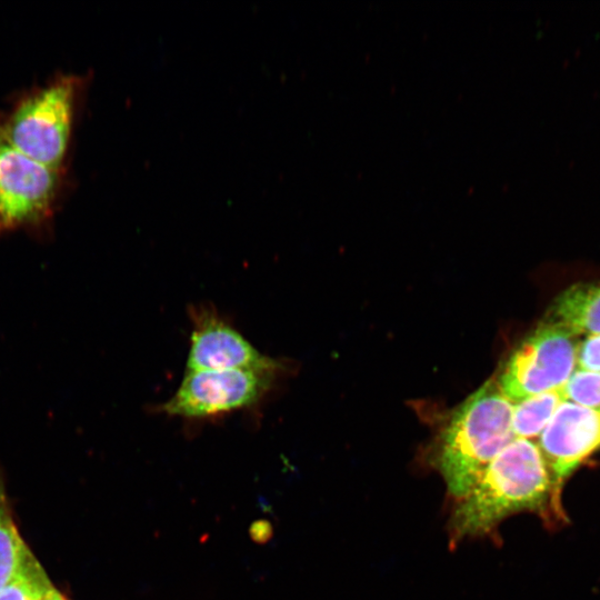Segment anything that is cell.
Returning a JSON list of instances; mask_svg holds the SVG:
<instances>
[{
  "instance_id": "obj_1",
  "label": "cell",
  "mask_w": 600,
  "mask_h": 600,
  "mask_svg": "<svg viewBox=\"0 0 600 600\" xmlns=\"http://www.w3.org/2000/svg\"><path fill=\"white\" fill-rule=\"evenodd\" d=\"M521 511L548 518L552 511L557 518L551 477L537 442L516 438L457 501L449 521L450 544L490 534L503 519Z\"/></svg>"
},
{
  "instance_id": "obj_2",
  "label": "cell",
  "mask_w": 600,
  "mask_h": 600,
  "mask_svg": "<svg viewBox=\"0 0 600 600\" xmlns=\"http://www.w3.org/2000/svg\"><path fill=\"white\" fill-rule=\"evenodd\" d=\"M512 411L513 403L493 378L469 396L444 426L433 464L456 501L468 493L489 463L516 439Z\"/></svg>"
},
{
  "instance_id": "obj_3",
  "label": "cell",
  "mask_w": 600,
  "mask_h": 600,
  "mask_svg": "<svg viewBox=\"0 0 600 600\" xmlns=\"http://www.w3.org/2000/svg\"><path fill=\"white\" fill-rule=\"evenodd\" d=\"M88 79L58 73L0 111V137L27 157L67 171L74 127Z\"/></svg>"
},
{
  "instance_id": "obj_4",
  "label": "cell",
  "mask_w": 600,
  "mask_h": 600,
  "mask_svg": "<svg viewBox=\"0 0 600 600\" xmlns=\"http://www.w3.org/2000/svg\"><path fill=\"white\" fill-rule=\"evenodd\" d=\"M66 172L27 157L0 137V238L23 231L49 239L67 188Z\"/></svg>"
},
{
  "instance_id": "obj_5",
  "label": "cell",
  "mask_w": 600,
  "mask_h": 600,
  "mask_svg": "<svg viewBox=\"0 0 600 600\" xmlns=\"http://www.w3.org/2000/svg\"><path fill=\"white\" fill-rule=\"evenodd\" d=\"M578 346V336L544 318L502 364L499 388L512 403L561 389L577 369Z\"/></svg>"
},
{
  "instance_id": "obj_6",
  "label": "cell",
  "mask_w": 600,
  "mask_h": 600,
  "mask_svg": "<svg viewBox=\"0 0 600 600\" xmlns=\"http://www.w3.org/2000/svg\"><path fill=\"white\" fill-rule=\"evenodd\" d=\"M276 377L247 370L186 371L159 410L170 417L206 419L250 408L270 390Z\"/></svg>"
},
{
  "instance_id": "obj_7",
  "label": "cell",
  "mask_w": 600,
  "mask_h": 600,
  "mask_svg": "<svg viewBox=\"0 0 600 600\" xmlns=\"http://www.w3.org/2000/svg\"><path fill=\"white\" fill-rule=\"evenodd\" d=\"M538 438L559 519L563 517L560 504L563 482L600 449V410L563 400Z\"/></svg>"
},
{
  "instance_id": "obj_8",
  "label": "cell",
  "mask_w": 600,
  "mask_h": 600,
  "mask_svg": "<svg viewBox=\"0 0 600 600\" xmlns=\"http://www.w3.org/2000/svg\"><path fill=\"white\" fill-rule=\"evenodd\" d=\"M283 368L212 311L194 312L186 371L247 370L276 373Z\"/></svg>"
},
{
  "instance_id": "obj_9",
  "label": "cell",
  "mask_w": 600,
  "mask_h": 600,
  "mask_svg": "<svg viewBox=\"0 0 600 600\" xmlns=\"http://www.w3.org/2000/svg\"><path fill=\"white\" fill-rule=\"evenodd\" d=\"M546 318L578 337L600 334V282L568 287L553 300Z\"/></svg>"
},
{
  "instance_id": "obj_10",
  "label": "cell",
  "mask_w": 600,
  "mask_h": 600,
  "mask_svg": "<svg viewBox=\"0 0 600 600\" xmlns=\"http://www.w3.org/2000/svg\"><path fill=\"white\" fill-rule=\"evenodd\" d=\"M31 556L12 519L0 474V590L19 574Z\"/></svg>"
},
{
  "instance_id": "obj_11",
  "label": "cell",
  "mask_w": 600,
  "mask_h": 600,
  "mask_svg": "<svg viewBox=\"0 0 600 600\" xmlns=\"http://www.w3.org/2000/svg\"><path fill=\"white\" fill-rule=\"evenodd\" d=\"M563 401L560 389L542 392L513 403L512 430L516 438H538L559 404Z\"/></svg>"
},
{
  "instance_id": "obj_12",
  "label": "cell",
  "mask_w": 600,
  "mask_h": 600,
  "mask_svg": "<svg viewBox=\"0 0 600 600\" xmlns=\"http://www.w3.org/2000/svg\"><path fill=\"white\" fill-rule=\"evenodd\" d=\"M50 586L43 568L31 556L19 574L0 590V600H41Z\"/></svg>"
},
{
  "instance_id": "obj_13",
  "label": "cell",
  "mask_w": 600,
  "mask_h": 600,
  "mask_svg": "<svg viewBox=\"0 0 600 600\" xmlns=\"http://www.w3.org/2000/svg\"><path fill=\"white\" fill-rule=\"evenodd\" d=\"M577 369L600 372V334L579 341Z\"/></svg>"
},
{
  "instance_id": "obj_14",
  "label": "cell",
  "mask_w": 600,
  "mask_h": 600,
  "mask_svg": "<svg viewBox=\"0 0 600 600\" xmlns=\"http://www.w3.org/2000/svg\"><path fill=\"white\" fill-rule=\"evenodd\" d=\"M41 600H66V598L51 584Z\"/></svg>"
}]
</instances>
